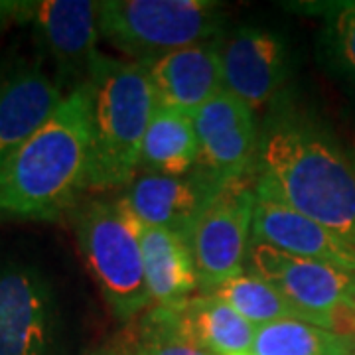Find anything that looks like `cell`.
<instances>
[{
	"instance_id": "obj_22",
	"label": "cell",
	"mask_w": 355,
	"mask_h": 355,
	"mask_svg": "<svg viewBox=\"0 0 355 355\" xmlns=\"http://www.w3.org/2000/svg\"><path fill=\"white\" fill-rule=\"evenodd\" d=\"M36 0H0V32L10 26L32 24Z\"/></svg>"
},
{
	"instance_id": "obj_15",
	"label": "cell",
	"mask_w": 355,
	"mask_h": 355,
	"mask_svg": "<svg viewBox=\"0 0 355 355\" xmlns=\"http://www.w3.org/2000/svg\"><path fill=\"white\" fill-rule=\"evenodd\" d=\"M139 237L153 306H178L200 291L188 237L140 223Z\"/></svg>"
},
{
	"instance_id": "obj_24",
	"label": "cell",
	"mask_w": 355,
	"mask_h": 355,
	"mask_svg": "<svg viewBox=\"0 0 355 355\" xmlns=\"http://www.w3.org/2000/svg\"><path fill=\"white\" fill-rule=\"evenodd\" d=\"M340 355H355V336H352L347 343H345V347H343V352Z\"/></svg>"
},
{
	"instance_id": "obj_12",
	"label": "cell",
	"mask_w": 355,
	"mask_h": 355,
	"mask_svg": "<svg viewBox=\"0 0 355 355\" xmlns=\"http://www.w3.org/2000/svg\"><path fill=\"white\" fill-rule=\"evenodd\" d=\"M65 95L38 62L0 65V166L50 121Z\"/></svg>"
},
{
	"instance_id": "obj_4",
	"label": "cell",
	"mask_w": 355,
	"mask_h": 355,
	"mask_svg": "<svg viewBox=\"0 0 355 355\" xmlns=\"http://www.w3.org/2000/svg\"><path fill=\"white\" fill-rule=\"evenodd\" d=\"M73 214L77 247L105 302L121 322L153 306L140 249L139 221L119 198H93Z\"/></svg>"
},
{
	"instance_id": "obj_11",
	"label": "cell",
	"mask_w": 355,
	"mask_h": 355,
	"mask_svg": "<svg viewBox=\"0 0 355 355\" xmlns=\"http://www.w3.org/2000/svg\"><path fill=\"white\" fill-rule=\"evenodd\" d=\"M34 32L58 69L60 87L73 91L89 77L97 55L99 2L93 0H36Z\"/></svg>"
},
{
	"instance_id": "obj_10",
	"label": "cell",
	"mask_w": 355,
	"mask_h": 355,
	"mask_svg": "<svg viewBox=\"0 0 355 355\" xmlns=\"http://www.w3.org/2000/svg\"><path fill=\"white\" fill-rule=\"evenodd\" d=\"M221 186L198 168L182 176L137 172L119 200L140 225L168 229L190 239L198 217Z\"/></svg>"
},
{
	"instance_id": "obj_6",
	"label": "cell",
	"mask_w": 355,
	"mask_h": 355,
	"mask_svg": "<svg viewBox=\"0 0 355 355\" xmlns=\"http://www.w3.org/2000/svg\"><path fill=\"white\" fill-rule=\"evenodd\" d=\"M257 176L225 182L209 200L191 229L190 245L202 294L245 272L253 241Z\"/></svg>"
},
{
	"instance_id": "obj_17",
	"label": "cell",
	"mask_w": 355,
	"mask_h": 355,
	"mask_svg": "<svg viewBox=\"0 0 355 355\" xmlns=\"http://www.w3.org/2000/svg\"><path fill=\"white\" fill-rule=\"evenodd\" d=\"M200 142L193 114L156 105L140 150L139 172L182 176L198 166Z\"/></svg>"
},
{
	"instance_id": "obj_7",
	"label": "cell",
	"mask_w": 355,
	"mask_h": 355,
	"mask_svg": "<svg viewBox=\"0 0 355 355\" xmlns=\"http://www.w3.org/2000/svg\"><path fill=\"white\" fill-rule=\"evenodd\" d=\"M60 330V306L38 266L0 265V355H51Z\"/></svg>"
},
{
	"instance_id": "obj_25",
	"label": "cell",
	"mask_w": 355,
	"mask_h": 355,
	"mask_svg": "<svg viewBox=\"0 0 355 355\" xmlns=\"http://www.w3.org/2000/svg\"><path fill=\"white\" fill-rule=\"evenodd\" d=\"M354 153H355V140H354Z\"/></svg>"
},
{
	"instance_id": "obj_8",
	"label": "cell",
	"mask_w": 355,
	"mask_h": 355,
	"mask_svg": "<svg viewBox=\"0 0 355 355\" xmlns=\"http://www.w3.org/2000/svg\"><path fill=\"white\" fill-rule=\"evenodd\" d=\"M200 142L198 170L219 184L254 172L261 130L257 113L227 91L193 113Z\"/></svg>"
},
{
	"instance_id": "obj_13",
	"label": "cell",
	"mask_w": 355,
	"mask_h": 355,
	"mask_svg": "<svg viewBox=\"0 0 355 355\" xmlns=\"http://www.w3.org/2000/svg\"><path fill=\"white\" fill-rule=\"evenodd\" d=\"M257 190V186H254ZM277 251L355 272V249L310 217L257 190L253 241Z\"/></svg>"
},
{
	"instance_id": "obj_1",
	"label": "cell",
	"mask_w": 355,
	"mask_h": 355,
	"mask_svg": "<svg viewBox=\"0 0 355 355\" xmlns=\"http://www.w3.org/2000/svg\"><path fill=\"white\" fill-rule=\"evenodd\" d=\"M257 190L318 221L355 249V162L314 121L280 113L261 128Z\"/></svg>"
},
{
	"instance_id": "obj_21",
	"label": "cell",
	"mask_w": 355,
	"mask_h": 355,
	"mask_svg": "<svg viewBox=\"0 0 355 355\" xmlns=\"http://www.w3.org/2000/svg\"><path fill=\"white\" fill-rule=\"evenodd\" d=\"M331 44L343 67L355 77V2L334 8L330 20Z\"/></svg>"
},
{
	"instance_id": "obj_16",
	"label": "cell",
	"mask_w": 355,
	"mask_h": 355,
	"mask_svg": "<svg viewBox=\"0 0 355 355\" xmlns=\"http://www.w3.org/2000/svg\"><path fill=\"white\" fill-rule=\"evenodd\" d=\"M184 334L211 355H249L257 326L211 294L174 306Z\"/></svg>"
},
{
	"instance_id": "obj_18",
	"label": "cell",
	"mask_w": 355,
	"mask_h": 355,
	"mask_svg": "<svg viewBox=\"0 0 355 355\" xmlns=\"http://www.w3.org/2000/svg\"><path fill=\"white\" fill-rule=\"evenodd\" d=\"M209 294L223 300L257 328L279 320H302L310 324L304 312L292 304L279 288H275L265 279L257 277L247 268L241 275L219 284Z\"/></svg>"
},
{
	"instance_id": "obj_3",
	"label": "cell",
	"mask_w": 355,
	"mask_h": 355,
	"mask_svg": "<svg viewBox=\"0 0 355 355\" xmlns=\"http://www.w3.org/2000/svg\"><path fill=\"white\" fill-rule=\"evenodd\" d=\"M91 85V160L87 191L125 190L137 176L144 135L156 109L153 83L139 62L97 51Z\"/></svg>"
},
{
	"instance_id": "obj_2",
	"label": "cell",
	"mask_w": 355,
	"mask_h": 355,
	"mask_svg": "<svg viewBox=\"0 0 355 355\" xmlns=\"http://www.w3.org/2000/svg\"><path fill=\"white\" fill-rule=\"evenodd\" d=\"M91 85L67 91L34 137L0 166V223L55 221L87 191L91 160Z\"/></svg>"
},
{
	"instance_id": "obj_26",
	"label": "cell",
	"mask_w": 355,
	"mask_h": 355,
	"mask_svg": "<svg viewBox=\"0 0 355 355\" xmlns=\"http://www.w3.org/2000/svg\"><path fill=\"white\" fill-rule=\"evenodd\" d=\"M349 338H352V336H349Z\"/></svg>"
},
{
	"instance_id": "obj_5",
	"label": "cell",
	"mask_w": 355,
	"mask_h": 355,
	"mask_svg": "<svg viewBox=\"0 0 355 355\" xmlns=\"http://www.w3.org/2000/svg\"><path fill=\"white\" fill-rule=\"evenodd\" d=\"M225 10L214 0H103L99 32L130 62L146 65L172 51L221 38Z\"/></svg>"
},
{
	"instance_id": "obj_20",
	"label": "cell",
	"mask_w": 355,
	"mask_h": 355,
	"mask_svg": "<svg viewBox=\"0 0 355 355\" xmlns=\"http://www.w3.org/2000/svg\"><path fill=\"white\" fill-rule=\"evenodd\" d=\"M119 340L125 355H211L184 334L174 306H150Z\"/></svg>"
},
{
	"instance_id": "obj_14",
	"label": "cell",
	"mask_w": 355,
	"mask_h": 355,
	"mask_svg": "<svg viewBox=\"0 0 355 355\" xmlns=\"http://www.w3.org/2000/svg\"><path fill=\"white\" fill-rule=\"evenodd\" d=\"M160 107L196 113L223 93L219 40L172 51L144 65Z\"/></svg>"
},
{
	"instance_id": "obj_19",
	"label": "cell",
	"mask_w": 355,
	"mask_h": 355,
	"mask_svg": "<svg viewBox=\"0 0 355 355\" xmlns=\"http://www.w3.org/2000/svg\"><path fill=\"white\" fill-rule=\"evenodd\" d=\"M347 340L302 320H279L257 328L249 355H340Z\"/></svg>"
},
{
	"instance_id": "obj_9",
	"label": "cell",
	"mask_w": 355,
	"mask_h": 355,
	"mask_svg": "<svg viewBox=\"0 0 355 355\" xmlns=\"http://www.w3.org/2000/svg\"><path fill=\"white\" fill-rule=\"evenodd\" d=\"M223 89L249 105L254 113L265 111L288 77V50L280 36L254 28H235L219 38Z\"/></svg>"
},
{
	"instance_id": "obj_23",
	"label": "cell",
	"mask_w": 355,
	"mask_h": 355,
	"mask_svg": "<svg viewBox=\"0 0 355 355\" xmlns=\"http://www.w3.org/2000/svg\"><path fill=\"white\" fill-rule=\"evenodd\" d=\"M85 355H125V349H123V343L119 338H114L111 342L103 343L99 347H93L89 349Z\"/></svg>"
}]
</instances>
